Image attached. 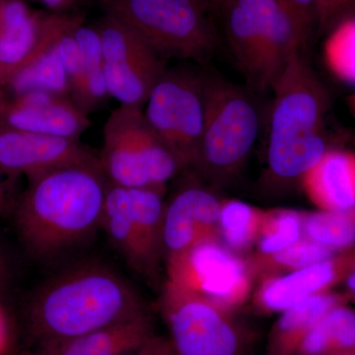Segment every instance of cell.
I'll return each mask as SVG.
<instances>
[{
	"label": "cell",
	"instance_id": "cell-38",
	"mask_svg": "<svg viewBox=\"0 0 355 355\" xmlns=\"http://www.w3.org/2000/svg\"><path fill=\"white\" fill-rule=\"evenodd\" d=\"M41 1L51 9H60L69 4L71 0H41Z\"/></svg>",
	"mask_w": 355,
	"mask_h": 355
},
{
	"label": "cell",
	"instance_id": "cell-29",
	"mask_svg": "<svg viewBox=\"0 0 355 355\" xmlns=\"http://www.w3.org/2000/svg\"><path fill=\"white\" fill-rule=\"evenodd\" d=\"M347 304L331 308L317 322L329 354L355 352V311Z\"/></svg>",
	"mask_w": 355,
	"mask_h": 355
},
{
	"label": "cell",
	"instance_id": "cell-31",
	"mask_svg": "<svg viewBox=\"0 0 355 355\" xmlns=\"http://www.w3.org/2000/svg\"><path fill=\"white\" fill-rule=\"evenodd\" d=\"M352 15H355V0H317V27L322 31Z\"/></svg>",
	"mask_w": 355,
	"mask_h": 355
},
{
	"label": "cell",
	"instance_id": "cell-37",
	"mask_svg": "<svg viewBox=\"0 0 355 355\" xmlns=\"http://www.w3.org/2000/svg\"><path fill=\"white\" fill-rule=\"evenodd\" d=\"M8 207V198H7L6 188L4 184L0 181V216L4 214V211Z\"/></svg>",
	"mask_w": 355,
	"mask_h": 355
},
{
	"label": "cell",
	"instance_id": "cell-15",
	"mask_svg": "<svg viewBox=\"0 0 355 355\" xmlns=\"http://www.w3.org/2000/svg\"><path fill=\"white\" fill-rule=\"evenodd\" d=\"M79 139L0 128V171L27 179L73 165L99 163Z\"/></svg>",
	"mask_w": 355,
	"mask_h": 355
},
{
	"label": "cell",
	"instance_id": "cell-21",
	"mask_svg": "<svg viewBox=\"0 0 355 355\" xmlns=\"http://www.w3.org/2000/svg\"><path fill=\"white\" fill-rule=\"evenodd\" d=\"M347 302L345 294L329 291L279 313L268 335L266 355H298L310 329L331 308Z\"/></svg>",
	"mask_w": 355,
	"mask_h": 355
},
{
	"label": "cell",
	"instance_id": "cell-16",
	"mask_svg": "<svg viewBox=\"0 0 355 355\" xmlns=\"http://www.w3.org/2000/svg\"><path fill=\"white\" fill-rule=\"evenodd\" d=\"M355 263V248L280 277L259 282L252 294L256 309L282 313L306 299L333 291L343 284Z\"/></svg>",
	"mask_w": 355,
	"mask_h": 355
},
{
	"label": "cell",
	"instance_id": "cell-7",
	"mask_svg": "<svg viewBox=\"0 0 355 355\" xmlns=\"http://www.w3.org/2000/svg\"><path fill=\"white\" fill-rule=\"evenodd\" d=\"M100 166L110 184L166 189L181 166L144 116V109L120 105L103 128Z\"/></svg>",
	"mask_w": 355,
	"mask_h": 355
},
{
	"label": "cell",
	"instance_id": "cell-3",
	"mask_svg": "<svg viewBox=\"0 0 355 355\" xmlns=\"http://www.w3.org/2000/svg\"><path fill=\"white\" fill-rule=\"evenodd\" d=\"M272 90L266 178L273 186H292L331 148L324 133L330 97L303 51L292 55Z\"/></svg>",
	"mask_w": 355,
	"mask_h": 355
},
{
	"label": "cell",
	"instance_id": "cell-13",
	"mask_svg": "<svg viewBox=\"0 0 355 355\" xmlns=\"http://www.w3.org/2000/svg\"><path fill=\"white\" fill-rule=\"evenodd\" d=\"M182 183L166 202L163 242L166 259L176 256L205 240L219 239L222 200L216 189L193 172L186 171Z\"/></svg>",
	"mask_w": 355,
	"mask_h": 355
},
{
	"label": "cell",
	"instance_id": "cell-9",
	"mask_svg": "<svg viewBox=\"0 0 355 355\" xmlns=\"http://www.w3.org/2000/svg\"><path fill=\"white\" fill-rule=\"evenodd\" d=\"M160 308L177 355H250L253 338L233 313L167 279Z\"/></svg>",
	"mask_w": 355,
	"mask_h": 355
},
{
	"label": "cell",
	"instance_id": "cell-11",
	"mask_svg": "<svg viewBox=\"0 0 355 355\" xmlns=\"http://www.w3.org/2000/svg\"><path fill=\"white\" fill-rule=\"evenodd\" d=\"M166 279L234 313L253 294L254 279L244 257L219 239L205 240L165 260Z\"/></svg>",
	"mask_w": 355,
	"mask_h": 355
},
{
	"label": "cell",
	"instance_id": "cell-18",
	"mask_svg": "<svg viewBox=\"0 0 355 355\" xmlns=\"http://www.w3.org/2000/svg\"><path fill=\"white\" fill-rule=\"evenodd\" d=\"M154 335L147 311L86 335L39 345L38 355H137Z\"/></svg>",
	"mask_w": 355,
	"mask_h": 355
},
{
	"label": "cell",
	"instance_id": "cell-10",
	"mask_svg": "<svg viewBox=\"0 0 355 355\" xmlns=\"http://www.w3.org/2000/svg\"><path fill=\"white\" fill-rule=\"evenodd\" d=\"M144 114L183 172L190 171L197 159L205 123L202 71L188 65L167 69L151 91Z\"/></svg>",
	"mask_w": 355,
	"mask_h": 355
},
{
	"label": "cell",
	"instance_id": "cell-41",
	"mask_svg": "<svg viewBox=\"0 0 355 355\" xmlns=\"http://www.w3.org/2000/svg\"><path fill=\"white\" fill-rule=\"evenodd\" d=\"M22 355H38V354H22Z\"/></svg>",
	"mask_w": 355,
	"mask_h": 355
},
{
	"label": "cell",
	"instance_id": "cell-27",
	"mask_svg": "<svg viewBox=\"0 0 355 355\" xmlns=\"http://www.w3.org/2000/svg\"><path fill=\"white\" fill-rule=\"evenodd\" d=\"M79 19L65 16L58 37V48L64 62L70 88V98L83 112L92 113L90 96H89L87 78L80 49L74 38L73 29Z\"/></svg>",
	"mask_w": 355,
	"mask_h": 355
},
{
	"label": "cell",
	"instance_id": "cell-33",
	"mask_svg": "<svg viewBox=\"0 0 355 355\" xmlns=\"http://www.w3.org/2000/svg\"><path fill=\"white\" fill-rule=\"evenodd\" d=\"M12 347V331L6 309L0 302V355H8Z\"/></svg>",
	"mask_w": 355,
	"mask_h": 355
},
{
	"label": "cell",
	"instance_id": "cell-25",
	"mask_svg": "<svg viewBox=\"0 0 355 355\" xmlns=\"http://www.w3.org/2000/svg\"><path fill=\"white\" fill-rule=\"evenodd\" d=\"M304 212L289 209L265 210L260 232L251 254L277 253L304 239Z\"/></svg>",
	"mask_w": 355,
	"mask_h": 355
},
{
	"label": "cell",
	"instance_id": "cell-1",
	"mask_svg": "<svg viewBox=\"0 0 355 355\" xmlns=\"http://www.w3.org/2000/svg\"><path fill=\"white\" fill-rule=\"evenodd\" d=\"M108 184L100 162L28 179L14 210L28 252L36 258H53L94 234L101 226Z\"/></svg>",
	"mask_w": 355,
	"mask_h": 355
},
{
	"label": "cell",
	"instance_id": "cell-14",
	"mask_svg": "<svg viewBox=\"0 0 355 355\" xmlns=\"http://www.w3.org/2000/svg\"><path fill=\"white\" fill-rule=\"evenodd\" d=\"M91 125L89 114L69 96L0 88V128L79 139Z\"/></svg>",
	"mask_w": 355,
	"mask_h": 355
},
{
	"label": "cell",
	"instance_id": "cell-28",
	"mask_svg": "<svg viewBox=\"0 0 355 355\" xmlns=\"http://www.w3.org/2000/svg\"><path fill=\"white\" fill-rule=\"evenodd\" d=\"M73 35L83 55L89 96L94 112L110 97L105 80L101 38L96 28L84 26L80 20L74 27Z\"/></svg>",
	"mask_w": 355,
	"mask_h": 355
},
{
	"label": "cell",
	"instance_id": "cell-17",
	"mask_svg": "<svg viewBox=\"0 0 355 355\" xmlns=\"http://www.w3.org/2000/svg\"><path fill=\"white\" fill-rule=\"evenodd\" d=\"M46 15L32 13L21 0H0V88L38 55Z\"/></svg>",
	"mask_w": 355,
	"mask_h": 355
},
{
	"label": "cell",
	"instance_id": "cell-24",
	"mask_svg": "<svg viewBox=\"0 0 355 355\" xmlns=\"http://www.w3.org/2000/svg\"><path fill=\"white\" fill-rule=\"evenodd\" d=\"M303 232L305 239L342 253L355 248V210L347 212H304Z\"/></svg>",
	"mask_w": 355,
	"mask_h": 355
},
{
	"label": "cell",
	"instance_id": "cell-36",
	"mask_svg": "<svg viewBox=\"0 0 355 355\" xmlns=\"http://www.w3.org/2000/svg\"><path fill=\"white\" fill-rule=\"evenodd\" d=\"M234 0H205L210 10L224 14Z\"/></svg>",
	"mask_w": 355,
	"mask_h": 355
},
{
	"label": "cell",
	"instance_id": "cell-30",
	"mask_svg": "<svg viewBox=\"0 0 355 355\" xmlns=\"http://www.w3.org/2000/svg\"><path fill=\"white\" fill-rule=\"evenodd\" d=\"M297 29L303 48L307 46L317 27V0H277Z\"/></svg>",
	"mask_w": 355,
	"mask_h": 355
},
{
	"label": "cell",
	"instance_id": "cell-5",
	"mask_svg": "<svg viewBox=\"0 0 355 355\" xmlns=\"http://www.w3.org/2000/svg\"><path fill=\"white\" fill-rule=\"evenodd\" d=\"M235 62L258 90H272L292 55L304 51L291 16L277 0H234L223 14Z\"/></svg>",
	"mask_w": 355,
	"mask_h": 355
},
{
	"label": "cell",
	"instance_id": "cell-26",
	"mask_svg": "<svg viewBox=\"0 0 355 355\" xmlns=\"http://www.w3.org/2000/svg\"><path fill=\"white\" fill-rule=\"evenodd\" d=\"M323 55L334 76L355 85V15L343 18L329 30Z\"/></svg>",
	"mask_w": 355,
	"mask_h": 355
},
{
	"label": "cell",
	"instance_id": "cell-12",
	"mask_svg": "<svg viewBox=\"0 0 355 355\" xmlns=\"http://www.w3.org/2000/svg\"><path fill=\"white\" fill-rule=\"evenodd\" d=\"M110 97L123 106L144 109L167 67L160 55L137 33L107 13L97 27Z\"/></svg>",
	"mask_w": 355,
	"mask_h": 355
},
{
	"label": "cell",
	"instance_id": "cell-20",
	"mask_svg": "<svg viewBox=\"0 0 355 355\" xmlns=\"http://www.w3.org/2000/svg\"><path fill=\"white\" fill-rule=\"evenodd\" d=\"M65 16L46 15L44 44L38 55L2 89L16 93L46 91L70 97L69 78L58 48Z\"/></svg>",
	"mask_w": 355,
	"mask_h": 355
},
{
	"label": "cell",
	"instance_id": "cell-22",
	"mask_svg": "<svg viewBox=\"0 0 355 355\" xmlns=\"http://www.w3.org/2000/svg\"><path fill=\"white\" fill-rule=\"evenodd\" d=\"M263 216L265 209L250 203L237 200H222L219 214V240L239 256L243 257L245 253L251 254L258 239Z\"/></svg>",
	"mask_w": 355,
	"mask_h": 355
},
{
	"label": "cell",
	"instance_id": "cell-19",
	"mask_svg": "<svg viewBox=\"0 0 355 355\" xmlns=\"http://www.w3.org/2000/svg\"><path fill=\"white\" fill-rule=\"evenodd\" d=\"M305 195L319 210H355V153L330 148L300 182Z\"/></svg>",
	"mask_w": 355,
	"mask_h": 355
},
{
	"label": "cell",
	"instance_id": "cell-8",
	"mask_svg": "<svg viewBox=\"0 0 355 355\" xmlns=\"http://www.w3.org/2000/svg\"><path fill=\"white\" fill-rule=\"evenodd\" d=\"M165 191L109 183L103 209L100 229L128 266L150 282L165 263Z\"/></svg>",
	"mask_w": 355,
	"mask_h": 355
},
{
	"label": "cell",
	"instance_id": "cell-2",
	"mask_svg": "<svg viewBox=\"0 0 355 355\" xmlns=\"http://www.w3.org/2000/svg\"><path fill=\"white\" fill-rule=\"evenodd\" d=\"M144 301L107 266L85 263L49 280L27 308L39 345L64 342L146 312Z\"/></svg>",
	"mask_w": 355,
	"mask_h": 355
},
{
	"label": "cell",
	"instance_id": "cell-4",
	"mask_svg": "<svg viewBox=\"0 0 355 355\" xmlns=\"http://www.w3.org/2000/svg\"><path fill=\"white\" fill-rule=\"evenodd\" d=\"M202 73L205 123L190 171L216 189L244 167L258 139L261 118L253 97L244 88L211 72Z\"/></svg>",
	"mask_w": 355,
	"mask_h": 355
},
{
	"label": "cell",
	"instance_id": "cell-35",
	"mask_svg": "<svg viewBox=\"0 0 355 355\" xmlns=\"http://www.w3.org/2000/svg\"><path fill=\"white\" fill-rule=\"evenodd\" d=\"M8 263L3 253L0 251V298L6 291L7 282L9 279Z\"/></svg>",
	"mask_w": 355,
	"mask_h": 355
},
{
	"label": "cell",
	"instance_id": "cell-6",
	"mask_svg": "<svg viewBox=\"0 0 355 355\" xmlns=\"http://www.w3.org/2000/svg\"><path fill=\"white\" fill-rule=\"evenodd\" d=\"M106 8L163 58L202 64L218 46L205 0H107Z\"/></svg>",
	"mask_w": 355,
	"mask_h": 355
},
{
	"label": "cell",
	"instance_id": "cell-34",
	"mask_svg": "<svg viewBox=\"0 0 355 355\" xmlns=\"http://www.w3.org/2000/svg\"><path fill=\"white\" fill-rule=\"evenodd\" d=\"M343 286H345V294L347 301H355V263L352 266V270H350L347 277L343 280Z\"/></svg>",
	"mask_w": 355,
	"mask_h": 355
},
{
	"label": "cell",
	"instance_id": "cell-32",
	"mask_svg": "<svg viewBox=\"0 0 355 355\" xmlns=\"http://www.w3.org/2000/svg\"><path fill=\"white\" fill-rule=\"evenodd\" d=\"M137 355H177L169 338L154 334Z\"/></svg>",
	"mask_w": 355,
	"mask_h": 355
},
{
	"label": "cell",
	"instance_id": "cell-39",
	"mask_svg": "<svg viewBox=\"0 0 355 355\" xmlns=\"http://www.w3.org/2000/svg\"><path fill=\"white\" fill-rule=\"evenodd\" d=\"M347 104H349L350 112L354 114L355 119V93L349 96V99H347Z\"/></svg>",
	"mask_w": 355,
	"mask_h": 355
},
{
	"label": "cell",
	"instance_id": "cell-23",
	"mask_svg": "<svg viewBox=\"0 0 355 355\" xmlns=\"http://www.w3.org/2000/svg\"><path fill=\"white\" fill-rule=\"evenodd\" d=\"M336 254L338 253H334L304 238L277 253L250 254L245 259L253 279L261 282L296 272L318 261L331 258Z\"/></svg>",
	"mask_w": 355,
	"mask_h": 355
},
{
	"label": "cell",
	"instance_id": "cell-40",
	"mask_svg": "<svg viewBox=\"0 0 355 355\" xmlns=\"http://www.w3.org/2000/svg\"><path fill=\"white\" fill-rule=\"evenodd\" d=\"M328 355H355V352H342V354H331Z\"/></svg>",
	"mask_w": 355,
	"mask_h": 355
}]
</instances>
